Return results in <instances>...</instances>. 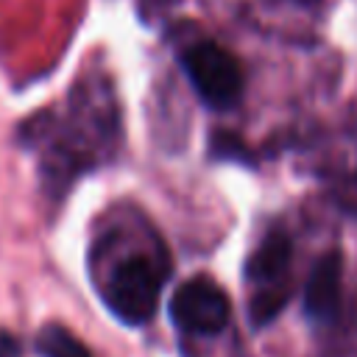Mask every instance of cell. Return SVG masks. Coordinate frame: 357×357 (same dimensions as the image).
Returning <instances> with one entry per match:
<instances>
[{
  "label": "cell",
  "instance_id": "4",
  "mask_svg": "<svg viewBox=\"0 0 357 357\" xmlns=\"http://www.w3.org/2000/svg\"><path fill=\"white\" fill-rule=\"evenodd\" d=\"M343 259L340 251H326L310 271L304 284V312L312 321H329L340 307Z\"/></svg>",
  "mask_w": 357,
  "mask_h": 357
},
{
  "label": "cell",
  "instance_id": "7",
  "mask_svg": "<svg viewBox=\"0 0 357 357\" xmlns=\"http://www.w3.org/2000/svg\"><path fill=\"white\" fill-rule=\"evenodd\" d=\"M287 304V284H279V287H259L251 298V307H248V315H251V324L254 326H265L271 324L282 307Z\"/></svg>",
  "mask_w": 357,
  "mask_h": 357
},
{
  "label": "cell",
  "instance_id": "6",
  "mask_svg": "<svg viewBox=\"0 0 357 357\" xmlns=\"http://www.w3.org/2000/svg\"><path fill=\"white\" fill-rule=\"evenodd\" d=\"M36 351L42 357H95L70 329L59 324H45L36 335Z\"/></svg>",
  "mask_w": 357,
  "mask_h": 357
},
{
  "label": "cell",
  "instance_id": "5",
  "mask_svg": "<svg viewBox=\"0 0 357 357\" xmlns=\"http://www.w3.org/2000/svg\"><path fill=\"white\" fill-rule=\"evenodd\" d=\"M290 237L284 231H271L262 237V243L254 248V254L245 262V276L259 287H279L284 284V273L290 268Z\"/></svg>",
  "mask_w": 357,
  "mask_h": 357
},
{
  "label": "cell",
  "instance_id": "9",
  "mask_svg": "<svg viewBox=\"0 0 357 357\" xmlns=\"http://www.w3.org/2000/svg\"><path fill=\"white\" fill-rule=\"evenodd\" d=\"M301 3H310V0H301Z\"/></svg>",
  "mask_w": 357,
  "mask_h": 357
},
{
  "label": "cell",
  "instance_id": "1",
  "mask_svg": "<svg viewBox=\"0 0 357 357\" xmlns=\"http://www.w3.org/2000/svg\"><path fill=\"white\" fill-rule=\"evenodd\" d=\"M167 265L151 254H134L114 265L106 279L103 298L109 310L128 326H142L153 318Z\"/></svg>",
  "mask_w": 357,
  "mask_h": 357
},
{
  "label": "cell",
  "instance_id": "2",
  "mask_svg": "<svg viewBox=\"0 0 357 357\" xmlns=\"http://www.w3.org/2000/svg\"><path fill=\"white\" fill-rule=\"evenodd\" d=\"M181 70L192 84L195 95L209 109H231L243 98V70L240 61L218 42L201 39L181 53Z\"/></svg>",
  "mask_w": 357,
  "mask_h": 357
},
{
  "label": "cell",
  "instance_id": "3",
  "mask_svg": "<svg viewBox=\"0 0 357 357\" xmlns=\"http://www.w3.org/2000/svg\"><path fill=\"white\" fill-rule=\"evenodd\" d=\"M170 318L178 329L190 335H218L231 318V304L218 282L206 276H192L173 293Z\"/></svg>",
  "mask_w": 357,
  "mask_h": 357
},
{
  "label": "cell",
  "instance_id": "8",
  "mask_svg": "<svg viewBox=\"0 0 357 357\" xmlns=\"http://www.w3.org/2000/svg\"><path fill=\"white\" fill-rule=\"evenodd\" d=\"M0 357H20V340L6 329H0Z\"/></svg>",
  "mask_w": 357,
  "mask_h": 357
}]
</instances>
